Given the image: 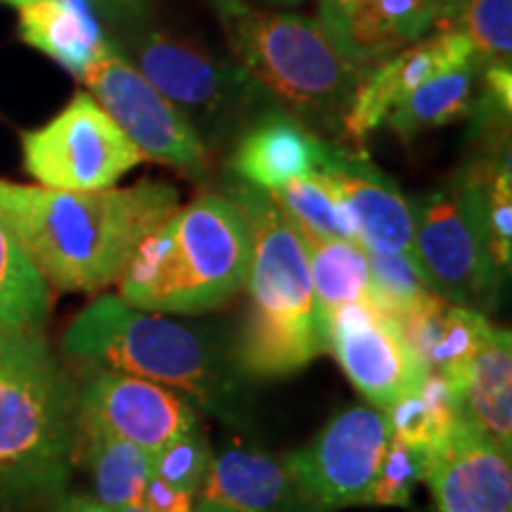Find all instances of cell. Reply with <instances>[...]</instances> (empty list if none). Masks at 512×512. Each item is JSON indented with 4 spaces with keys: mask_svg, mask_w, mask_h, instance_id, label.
Returning <instances> with one entry per match:
<instances>
[{
    "mask_svg": "<svg viewBox=\"0 0 512 512\" xmlns=\"http://www.w3.org/2000/svg\"><path fill=\"white\" fill-rule=\"evenodd\" d=\"M178 207V190L143 178L128 188L53 190L0 178V221L50 290L95 294L117 285L140 242Z\"/></svg>",
    "mask_w": 512,
    "mask_h": 512,
    "instance_id": "1",
    "label": "cell"
},
{
    "mask_svg": "<svg viewBox=\"0 0 512 512\" xmlns=\"http://www.w3.org/2000/svg\"><path fill=\"white\" fill-rule=\"evenodd\" d=\"M252 266V230L223 192H202L178 204L140 242L117 280L119 297L164 316H202L245 290Z\"/></svg>",
    "mask_w": 512,
    "mask_h": 512,
    "instance_id": "2",
    "label": "cell"
},
{
    "mask_svg": "<svg viewBox=\"0 0 512 512\" xmlns=\"http://www.w3.org/2000/svg\"><path fill=\"white\" fill-rule=\"evenodd\" d=\"M230 197L252 230L249 309L238 342V363L247 375L278 380L323 356V313L311 285L302 238L266 190L226 171Z\"/></svg>",
    "mask_w": 512,
    "mask_h": 512,
    "instance_id": "3",
    "label": "cell"
},
{
    "mask_svg": "<svg viewBox=\"0 0 512 512\" xmlns=\"http://www.w3.org/2000/svg\"><path fill=\"white\" fill-rule=\"evenodd\" d=\"M76 441L79 387L46 328L0 325V498L60 491Z\"/></svg>",
    "mask_w": 512,
    "mask_h": 512,
    "instance_id": "4",
    "label": "cell"
},
{
    "mask_svg": "<svg viewBox=\"0 0 512 512\" xmlns=\"http://www.w3.org/2000/svg\"><path fill=\"white\" fill-rule=\"evenodd\" d=\"M230 57L280 110L320 138H342L361 72L344 60L318 19L247 0H209Z\"/></svg>",
    "mask_w": 512,
    "mask_h": 512,
    "instance_id": "5",
    "label": "cell"
},
{
    "mask_svg": "<svg viewBox=\"0 0 512 512\" xmlns=\"http://www.w3.org/2000/svg\"><path fill=\"white\" fill-rule=\"evenodd\" d=\"M64 356L88 370H114L174 389L195 408L221 413L233 401V375L207 330L100 294L76 313L62 337Z\"/></svg>",
    "mask_w": 512,
    "mask_h": 512,
    "instance_id": "6",
    "label": "cell"
},
{
    "mask_svg": "<svg viewBox=\"0 0 512 512\" xmlns=\"http://www.w3.org/2000/svg\"><path fill=\"white\" fill-rule=\"evenodd\" d=\"M119 41L126 60L183 114L209 152L230 147L254 119L278 107L233 57L195 38L143 24Z\"/></svg>",
    "mask_w": 512,
    "mask_h": 512,
    "instance_id": "7",
    "label": "cell"
},
{
    "mask_svg": "<svg viewBox=\"0 0 512 512\" xmlns=\"http://www.w3.org/2000/svg\"><path fill=\"white\" fill-rule=\"evenodd\" d=\"M413 207V261L430 290L448 304L491 313L503 271L491 249L484 185L460 169Z\"/></svg>",
    "mask_w": 512,
    "mask_h": 512,
    "instance_id": "8",
    "label": "cell"
},
{
    "mask_svg": "<svg viewBox=\"0 0 512 512\" xmlns=\"http://www.w3.org/2000/svg\"><path fill=\"white\" fill-rule=\"evenodd\" d=\"M22 157L38 185L76 192L114 188L145 162L110 114L83 91L48 124L22 133Z\"/></svg>",
    "mask_w": 512,
    "mask_h": 512,
    "instance_id": "9",
    "label": "cell"
},
{
    "mask_svg": "<svg viewBox=\"0 0 512 512\" xmlns=\"http://www.w3.org/2000/svg\"><path fill=\"white\" fill-rule=\"evenodd\" d=\"M389 439L387 418L377 408L351 406L337 413L283 460L294 498L313 512L368 505Z\"/></svg>",
    "mask_w": 512,
    "mask_h": 512,
    "instance_id": "10",
    "label": "cell"
},
{
    "mask_svg": "<svg viewBox=\"0 0 512 512\" xmlns=\"http://www.w3.org/2000/svg\"><path fill=\"white\" fill-rule=\"evenodd\" d=\"M81 79L145 159L174 166L192 178H202L211 169L207 145L121 50L91 64Z\"/></svg>",
    "mask_w": 512,
    "mask_h": 512,
    "instance_id": "11",
    "label": "cell"
},
{
    "mask_svg": "<svg viewBox=\"0 0 512 512\" xmlns=\"http://www.w3.org/2000/svg\"><path fill=\"white\" fill-rule=\"evenodd\" d=\"M323 328L325 349L332 351L356 392L377 411L418 387L427 373L399 325L377 306H339L325 313Z\"/></svg>",
    "mask_w": 512,
    "mask_h": 512,
    "instance_id": "12",
    "label": "cell"
},
{
    "mask_svg": "<svg viewBox=\"0 0 512 512\" xmlns=\"http://www.w3.org/2000/svg\"><path fill=\"white\" fill-rule=\"evenodd\" d=\"M79 420L131 441L150 456L200 430L197 408L174 389L114 370H91L81 384Z\"/></svg>",
    "mask_w": 512,
    "mask_h": 512,
    "instance_id": "13",
    "label": "cell"
},
{
    "mask_svg": "<svg viewBox=\"0 0 512 512\" xmlns=\"http://www.w3.org/2000/svg\"><path fill=\"white\" fill-rule=\"evenodd\" d=\"M425 482L439 512H512L510 453L465 415L430 453Z\"/></svg>",
    "mask_w": 512,
    "mask_h": 512,
    "instance_id": "14",
    "label": "cell"
},
{
    "mask_svg": "<svg viewBox=\"0 0 512 512\" xmlns=\"http://www.w3.org/2000/svg\"><path fill=\"white\" fill-rule=\"evenodd\" d=\"M472 60H477L475 50L456 29L430 31L413 46L399 50L363 72L347 117H344L342 138L349 140V145L363 147L370 133L384 126L387 114L415 88Z\"/></svg>",
    "mask_w": 512,
    "mask_h": 512,
    "instance_id": "15",
    "label": "cell"
},
{
    "mask_svg": "<svg viewBox=\"0 0 512 512\" xmlns=\"http://www.w3.org/2000/svg\"><path fill=\"white\" fill-rule=\"evenodd\" d=\"M323 174L347 204L358 242L373 252L413 256V207L363 147L332 143Z\"/></svg>",
    "mask_w": 512,
    "mask_h": 512,
    "instance_id": "16",
    "label": "cell"
},
{
    "mask_svg": "<svg viewBox=\"0 0 512 512\" xmlns=\"http://www.w3.org/2000/svg\"><path fill=\"white\" fill-rule=\"evenodd\" d=\"M335 140L320 138L290 112L273 107L254 119L230 145L228 174L273 192L325 166Z\"/></svg>",
    "mask_w": 512,
    "mask_h": 512,
    "instance_id": "17",
    "label": "cell"
},
{
    "mask_svg": "<svg viewBox=\"0 0 512 512\" xmlns=\"http://www.w3.org/2000/svg\"><path fill=\"white\" fill-rule=\"evenodd\" d=\"M17 10L19 36L27 46L83 76L91 64L119 53L88 0H8Z\"/></svg>",
    "mask_w": 512,
    "mask_h": 512,
    "instance_id": "18",
    "label": "cell"
},
{
    "mask_svg": "<svg viewBox=\"0 0 512 512\" xmlns=\"http://www.w3.org/2000/svg\"><path fill=\"white\" fill-rule=\"evenodd\" d=\"M292 498L283 460L256 448L233 446L211 460L195 496V512H283Z\"/></svg>",
    "mask_w": 512,
    "mask_h": 512,
    "instance_id": "19",
    "label": "cell"
},
{
    "mask_svg": "<svg viewBox=\"0 0 512 512\" xmlns=\"http://www.w3.org/2000/svg\"><path fill=\"white\" fill-rule=\"evenodd\" d=\"M394 323L425 370L446 377L453 389L494 328L484 313L448 304L441 297H434L430 304Z\"/></svg>",
    "mask_w": 512,
    "mask_h": 512,
    "instance_id": "20",
    "label": "cell"
},
{
    "mask_svg": "<svg viewBox=\"0 0 512 512\" xmlns=\"http://www.w3.org/2000/svg\"><path fill=\"white\" fill-rule=\"evenodd\" d=\"M465 418L512 451V337L508 328H491L456 384Z\"/></svg>",
    "mask_w": 512,
    "mask_h": 512,
    "instance_id": "21",
    "label": "cell"
},
{
    "mask_svg": "<svg viewBox=\"0 0 512 512\" xmlns=\"http://www.w3.org/2000/svg\"><path fill=\"white\" fill-rule=\"evenodd\" d=\"M76 463L91 475L93 501L102 508L138 505L152 477L150 453L83 420H79Z\"/></svg>",
    "mask_w": 512,
    "mask_h": 512,
    "instance_id": "22",
    "label": "cell"
},
{
    "mask_svg": "<svg viewBox=\"0 0 512 512\" xmlns=\"http://www.w3.org/2000/svg\"><path fill=\"white\" fill-rule=\"evenodd\" d=\"M479 83H482V64L477 60L448 69L401 100L387 114L384 126H389V131L396 133L403 143H411L422 133L467 119L477 102Z\"/></svg>",
    "mask_w": 512,
    "mask_h": 512,
    "instance_id": "23",
    "label": "cell"
},
{
    "mask_svg": "<svg viewBox=\"0 0 512 512\" xmlns=\"http://www.w3.org/2000/svg\"><path fill=\"white\" fill-rule=\"evenodd\" d=\"M297 235L302 238L313 294L323 316L344 304L377 306L366 249L358 242L320 238L306 230H297Z\"/></svg>",
    "mask_w": 512,
    "mask_h": 512,
    "instance_id": "24",
    "label": "cell"
},
{
    "mask_svg": "<svg viewBox=\"0 0 512 512\" xmlns=\"http://www.w3.org/2000/svg\"><path fill=\"white\" fill-rule=\"evenodd\" d=\"M392 437L432 453L463 415L456 389L439 373L427 370L418 387L384 408Z\"/></svg>",
    "mask_w": 512,
    "mask_h": 512,
    "instance_id": "25",
    "label": "cell"
},
{
    "mask_svg": "<svg viewBox=\"0 0 512 512\" xmlns=\"http://www.w3.org/2000/svg\"><path fill=\"white\" fill-rule=\"evenodd\" d=\"M53 290L31 264L15 233L0 221V325L46 328Z\"/></svg>",
    "mask_w": 512,
    "mask_h": 512,
    "instance_id": "26",
    "label": "cell"
},
{
    "mask_svg": "<svg viewBox=\"0 0 512 512\" xmlns=\"http://www.w3.org/2000/svg\"><path fill=\"white\" fill-rule=\"evenodd\" d=\"M268 195L273 197V202L297 230H306V233L330 240L358 242L347 204H344L335 183L330 181V176L323 171L294 178V181L283 185L280 190L268 192Z\"/></svg>",
    "mask_w": 512,
    "mask_h": 512,
    "instance_id": "27",
    "label": "cell"
},
{
    "mask_svg": "<svg viewBox=\"0 0 512 512\" xmlns=\"http://www.w3.org/2000/svg\"><path fill=\"white\" fill-rule=\"evenodd\" d=\"M370 280H373L375 304L392 320L411 316L425 304H430L437 294L425 283L422 273L415 266L413 256L373 252L366 249Z\"/></svg>",
    "mask_w": 512,
    "mask_h": 512,
    "instance_id": "28",
    "label": "cell"
},
{
    "mask_svg": "<svg viewBox=\"0 0 512 512\" xmlns=\"http://www.w3.org/2000/svg\"><path fill=\"white\" fill-rule=\"evenodd\" d=\"M444 29L463 34L482 67L512 62V0H467Z\"/></svg>",
    "mask_w": 512,
    "mask_h": 512,
    "instance_id": "29",
    "label": "cell"
},
{
    "mask_svg": "<svg viewBox=\"0 0 512 512\" xmlns=\"http://www.w3.org/2000/svg\"><path fill=\"white\" fill-rule=\"evenodd\" d=\"M427 463H430V453L427 451L396 437L389 439L368 503L396 505V508L411 503L415 486L425 482Z\"/></svg>",
    "mask_w": 512,
    "mask_h": 512,
    "instance_id": "30",
    "label": "cell"
},
{
    "mask_svg": "<svg viewBox=\"0 0 512 512\" xmlns=\"http://www.w3.org/2000/svg\"><path fill=\"white\" fill-rule=\"evenodd\" d=\"M211 460H214V453H211L209 441L200 427V430L171 441L157 456H152V475L164 479L166 484L176 486V489L197 496L209 472Z\"/></svg>",
    "mask_w": 512,
    "mask_h": 512,
    "instance_id": "31",
    "label": "cell"
},
{
    "mask_svg": "<svg viewBox=\"0 0 512 512\" xmlns=\"http://www.w3.org/2000/svg\"><path fill=\"white\" fill-rule=\"evenodd\" d=\"M88 3L98 12V17H105L117 29V36L143 27L150 19V0H88Z\"/></svg>",
    "mask_w": 512,
    "mask_h": 512,
    "instance_id": "32",
    "label": "cell"
},
{
    "mask_svg": "<svg viewBox=\"0 0 512 512\" xmlns=\"http://www.w3.org/2000/svg\"><path fill=\"white\" fill-rule=\"evenodd\" d=\"M140 505L150 512H195V496L152 475L140 496Z\"/></svg>",
    "mask_w": 512,
    "mask_h": 512,
    "instance_id": "33",
    "label": "cell"
},
{
    "mask_svg": "<svg viewBox=\"0 0 512 512\" xmlns=\"http://www.w3.org/2000/svg\"><path fill=\"white\" fill-rule=\"evenodd\" d=\"M467 0H437L439 5V27L437 29H444L448 24V19H451L456 12L463 8Z\"/></svg>",
    "mask_w": 512,
    "mask_h": 512,
    "instance_id": "34",
    "label": "cell"
},
{
    "mask_svg": "<svg viewBox=\"0 0 512 512\" xmlns=\"http://www.w3.org/2000/svg\"><path fill=\"white\" fill-rule=\"evenodd\" d=\"M81 503L83 508H86V512H150L145 508V505H124V508H102V505H98L93 501V498H86L81 496Z\"/></svg>",
    "mask_w": 512,
    "mask_h": 512,
    "instance_id": "35",
    "label": "cell"
},
{
    "mask_svg": "<svg viewBox=\"0 0 512 512\" xmlns=\"http://www.w3.org/2000/svg\"><path fill=\"white\" fill-rule=\"evenodd\" d=\"M247 3L261 5V8H297V5L309 3V0H247Z\"/></svg>",
    "mask_w": 512,
    "mask_h": 512,
    "instance_id": "36",
    "label": "cell"
},
{
    "mask_svg": "<svg viewBox=\"0 0 512 512\" xmlns=\"http://www.w3.org/2000/svg\"><path fill=\"white\" fill-rule=\"evenodd\" d=\"M57 512H86V508H83L81 496H72V498H64Z\"/></svg>",
    "mask_w": 512,
    "mask_h": 512,
    "instance_id": "37",
    "label": "cell"
},
{
    "mask_svg": "<svg viewBox=\"0 0 512 512\" xmlns=\"http://www.w3.org/2000/svg\"><path fill=\"white\" fill-rule=\"evenodd\" d=\"M5 3H8V0H5Z\"/></svg>",
    "mask_w": 512,
    "mask_h": 512,
    "instance_id": "38",
    "label": "cell"
}]
</instances>
